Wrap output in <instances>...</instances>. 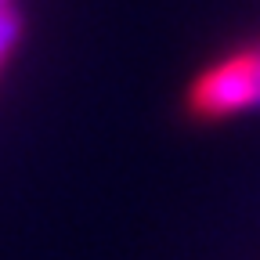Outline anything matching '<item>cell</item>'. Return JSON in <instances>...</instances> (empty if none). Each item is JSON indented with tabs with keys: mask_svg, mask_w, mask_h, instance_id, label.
I'll return each instance as SVG.
<instances>
[{
	"mask_svg": "<svg viewBox=\"0 0 260 260\" xmlns=\"http://www.w3.org/2000/svg\"><path fill=\"white\" fill-rule=\"evenodd\" d=\"M188 109L203 119H217L228 112L260 109V47L239 51L191 87Z\"/></svg>",
	"mask_w": 260,
	"mask_h": 260,
	"instance_id": "cell-1",
	"label": "cell"
},
{
	"mask_svg": "<svg viewBox=\"0 0 260 260\" xmlns=\"http://www.w3.org/2000/svg\"><path fill=\"white\" fill-rule=\"evenodd\" d=\"M18 37H22V15L15 8H8L4 15H0V61H4L8 51L18 44Z\"/></svg>",
	"mask_w": 260,
	"mask_h": 260,
	"instance_id": "cell-2",
	"label": "cell"
}]
</instances>
